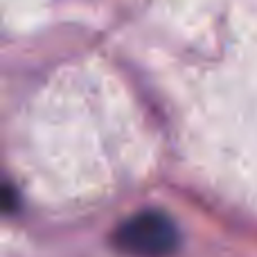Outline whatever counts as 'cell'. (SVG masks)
<instances>
[{
  "instance_id": "cell-1",
  "label": "cell",
  "mask_w": 257,
  "mask_h": 257,
  "mask_svg": "<svg viewBox=\"0 0 257 257\" xmlns=\"http://www.w3.org/2000/svg\"><path fill=\"white\" fill-rule=\"evenodd\" d=\"M113 246L131 257H167L178 248V228L165 212L145 210L122 221L113 232Z\"/></svg>"
}]
</instances>
